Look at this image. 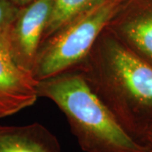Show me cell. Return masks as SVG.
<instances>
[{
    "label": "cell",
    "instance_id": "6da1fadb",
    "mask_svg": "<svg viewBox=\"0 0 152 152\" xmlns=\"http://www.w3.org/2000/svg\"><path fill=\"white\" fill-rule=\"evenodd\" d=\"M131 136L144 144L152 124V65L107 28L74 69Z\"/></svg>",
    "mask_w": 152,
    "mask_h": 152
},
{
    "label": "cell",
    "instance_id": "7a4b0ae2",
    "mask_svg": "<svg viewBox=\"0 0 152 152\" xmlns=\"http://www.w3.org/2000/svg\"><path fill=\"white\" fill-rule=\"evenodd\" d=\"M37 95L65 115L84 152H152L125 130L75 69L39 80Z\"/></svg>",
    "mask_w": 152,
    "mask_h": 152
},
{
    "label": "cell",
    "instance_id": "3957f363",
    "mask_svg": "<svg viewBox=\"0 0 152 152\" xmlns=\"http://www.w3.org/2000/svg\"><path fill=\"white\" fill-rule=\"evenodd\" d=\"M120 0H106L75 18L42 42L31 69L39 81L74 69L106 28Z\"/></svg>",
    "mask_w": 152,
    "mask_h": 152
},
{
    "label": "cell",
    "instance_id": "277c9868",
    "mask_svg": "<svg viewBox=\"0 0 152 152\" xmlns=\"http://www.w3.org/2000/svg\"><path fill=\"white\" fill-rule=\"evenodd\" d=\"M53 3L54 0H34L21 7L4 36L12 58L19 67L31 73Z\"/></svg>",
    "mask_w": 152,
    "mask_h": 152
},
{
    "label": "cell",
    "instance_id": "5b68a950",
    "mask_svg": "<svg viewBox=\"0 0 152 152\" xmlns=\"http://www.w3.org/2000/svg\"><path fill=\"white\" fill-rule=\"evenodd\" d=\"M106 28L152 65V0H120Z\"/></svg>",
    "mask_w": 152,
    "mask_h": 152
},
{
    "label": "cell",
    "instance_id": "8992f818",
    "mask_svg": "<svg viewBox=\"0 0 152 152\" xmlns=\"http://www.w3.org/2000/svg\"><path fill=\"white\" fill-rule=\"evenodd\" d=\"M37 80L17 65L5 37H0V118L17 113L37 102Z\"/></svg>",
    "mask_w": 152,
    "mask_h": 152
},
{
    "label": "cell",
    "instance_id": "52a82bcc",
    "mask_svg": "<svg viewBox=\"0 0 152 152\" xmlns=\"http://www.w3.org/2000/svg\"><path fill=\"white\" fill-rule=\"evenodd\" d=\"M0 152H62L58 138L39 123L0 125Z\"/></svg>",
    "mask_w": 152,
    "mask_h": 152
},
{
    "label": "cell",
    "instance_id": "ba28073f",
    "mask_svg": "<svg viewBox=\"0 0 152 152\" xmlns=\"http://www.w3.org/2000/svg\"><path fill=\"white\" fill-rule=\"evenodd\" d=\"M106 0H54L42 41L75 18L92 10Z\"/></svg>",
    "mask_w": 152,
    "mask_h": 152
},
{
    "label": "cell",
    "instance_id": "9c48e42d",
    "mask_svg": "<svg viewBox=\"0 0 152 152\" xmlns=\"http://www.w3.org/2000/svg\"><path fill=\"white\" fill-rule=\"evenodd\" d=\"M21 7L11 0H0V37H4L18 16Z\"/></svg>",
    "mask_w": 152,
    "mask_h": 152
},
{
    "label": "cell",
    "instance_id": "30bf717a",
    "mask_svg": "<svg viewBox=\"0 0 152 152\" xmlns=\"http://www.w3.org/2000/svg\"><path fill=\"white\" fill-rule=\"evenodd\" d=\"M143 142L145 145H146L147 146H149L152 150V124L148 128L145 132Z\"/></svg>",
    "mask_w": 152,
    "mask_h": 152
},
{
    "label": "cell",
    "instance_id": "8fae6325",
    "mask_svg": "<svg viewBox=\"0 0 152 152\" xmlns=\"http://www.w3.org/2000/svg\"><path fill=\"white\" fill-rule=\"evenodd\" d=\"M11 1L19 7H24V6L29 4L30 3H31L34 0H11Z\"/></svg>",
    "mask_w": 152,
    "mask_h": 152
}]
</instances>
